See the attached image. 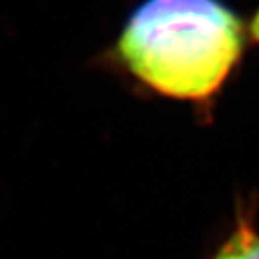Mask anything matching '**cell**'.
<instances>
[{
  "label": "cell",
  "instance_id": "6da1fadb",
  "mask_svg": "<svg viewBox=\"0 0 259 259\" xmlns=\"http://www.w3.org/2000/svg\"><path fill=\"white\" fill-rule=\"evenodd\" d=\"M247 29L222 0H144L115 44L126 70L160 96L209 103L241 60Z\"/></svg>",
  "mask_w": 259,
  "mask_h": 259
},
{
  "label": "cell",
  "instance_id": "7a4b0ae2",
  "mask_svg": "<svg viewBox=\"0 0 259 259\" xmlns=\"http://www.w3.org/2000/svg\"><path fill=\"white\" fill-rule=\"evenodd\" d=\"M210 259H259V231L247 212L239 214L232 234Z\"/></svg>",
  "mask_w": 259,
  "mask_h": 259
},
{
  "label": "cell",
  "instance_id": "3957f363",
  "mask_svg": "<svg viewBox=\"0 0 259 259\" xmlns=\"http://www.w3.org/2000/svg\"><path fill=\"white\" fill-rule=\"evenodd\" d=\"M248 34H250V38L255 41V44H259V9L257 13L254 15V18L250 20V25H248Z\"/></svg>",
  "mask_w": 259,
  "mask_h": 259
}]
</instances>
